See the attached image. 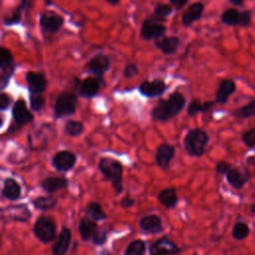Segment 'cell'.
<instances>
[{"label":"cell","instance_id":"obj_1","mask_svg":"<svg viewBox=\"0 0 255 255\" xmlns=\"http://www.w3.org/2000/svg\"><path fill=\"white\" fill-rule=\"evenodd\" d=\"M186 100L179 92H173L167 99L158 100L156 106L151 110V117L155 121L166 122L177 116L185 107Z\"/></svg>","mask_w":255,"mask_h":255},{"label":"cell","instance_id":"obj_2","mask_svg":"<svg viewBox=\"0 0 255 255\" xmlns=\"http://www.w3.org/2000/svg\"><path fill=\"white\" fill-rule=\"evenodd\" d=\"M99 170L104 177L111 182L116 194H120L124 190L123 186V164L114 157H102L98 163Z\"/></svg>","mask_w":255,"mask_h":255},{"label":"cell","instance_id":"obj_3","mask_svg":"<svg viewBox=\"0 0 255 255\" xmlns=\"http://www.w3.org/2000/svg\"><path fill=\"white\" fill-rule=\"evenodd\" d=\"M208 143L209 135L205 130L199 128L189 129L183 138V146L185 151L190 156L194 157L202 156L205 153Z\"/></svg>","mask_w":255,"mask_h":255},{"label":"cell","instance_id":"obj_4","mask_svg":"<svg viewBox=\"0 0 255 255\" xmlns=\"http://www.w3.org/2000/svg\"><path fill=\"white\" fill-rule=\"evenodd\" d=\"M78 96L72 92H62L58 95L54 104V116L56 119L70 117L75 114Z\"/></svg>","mask_w":255,"mask_h":255},{"label":"cell","instance_id":"obj_5","mask_svg":"<svg viewBox=\"0 0 255 255\" xmlns=\"http://www.w3.org/2000/svg\"><path fill=\"white\" fill-rule=\"evenodd\" d=\"M33 232L42 243H49L56 236V225L50 218L39 216L33 226Z\"/></svg>","mask_w":255,"mask_h":255},{"label":"cell","instance_id":"obj_6","mask_svg":"<svg viewBox=\"0 0 255 255\" xmlns=\"http://www.w3.org/2000/svg\"><path fill=\"white\" fill-rule=\"evenodd\" d=\"M166 27L154 17L146 18L140 27V37L142 40H158L165 32Z\"/></svg>","mask_w":255,"mask_h":255},{"label":"cell","instance_id":"obj_7","mask_svg":"<svg viewBox=\"0 0 255 255\" xmlns=\"http://www.w3.org/2000/svg\"><path fill=\"white\" fill-rule=\"evenodd\" d=\"M64 22V17L53 11H45L40 14L39 24L43 32L49 34H56L61 30Z\"/></svg>","mask_w":255,"mask_h":255},{"label":"cell","instance_id":"obj_8","mask_svg":"<svg viewBox=\"0 0 255 255\" xmlns=\"http://www.w3.org/2000/svg\"><path fill=\"white\" fill-rule=\"evenodd\" d=\"M226 180L230 186L235 189H242L247 182L252 178L251 172L245 166H233L225 175Z\"/></svg>","mask_w":255,"mask_h":255},{"label":"cell","instance_id":"obj_9","mask_svg":"<svg viewBox=\"0 0 255 255\" xmlns=\"http://www.w3.org/2000/svg\"><path fill=\"white\" fill-rule=\"evenodd\" d=\"M104 84L103 78L96 76H90L79 82L78 84V94L80 97L85 99H92L96 97L101 89V86Z\"/></svg>","mask_w":255,"mask_h":255},{"label":"cell","instance_id":"obj_10","mask_svg":"<svg viewBox=\"0 0 255 255\" xmlns=\"http://www.w3.org/2000/svg\"><path fill=\"white\" fill-rule=\"evenodd\" d=\"M77 162V155L68 149L59 150L52 157L53 167L58 171H69Z\"/></svg>","mask_w":255,"mask_h":255},{"label":"cell","instance_id":"obj_11","mask_svg":"<svg viewBox=\"0 0 255 255\" xmlns=\"http://www.w3.org/2000/svg\"><path fill=\"white\" fill-rule=\"evenodd\" d=\"M12 118L16 126L20 128L22 126L27 125L34 120L33 114L29 111L24 100H17L12 107Z\"/></svg>","mask_w":255,"mask_h":255},{"label":"cell","instance_id":"obj_12","mask_svg":"<svg viewBox=\"0 0 255 255\" xmlns=\"http://www.w3.org/2000/svg\"><path fill=\"white\" fill-rule=\"evenodd\" d=\"M111 68V60L105 54H96L92 57L86 65L88 72L94 74L96 77L102 78L105 73H107Z\"/></svg>","mask_w":255,"mask_h":255},{"label":"cell","instance_id":"obj_13","mask_svg":"<svg viewBox=\"0 0 255 255\" xmlns=\"http://www.w3.org/2000/svg\"><path fill=\"white\" fill-rule=\"evenodd\" d=\"M167 86L161 79H154L152 81H143L138 86L139 93L146 98L160 97L165 93Z\"/></svg>","mask_w":255,"mask_h":255},{"label":"cell","instance_id":"obj_14","mask_svg":"<svg viewBox=\"0 0 255 255\" xmlns=\"http://www.w3.org/2000/svg\"><path fill=\"white\" fill-rule=\"evenodd\" d=\"M2 219L5 217L9 220L18 221V222H26L31 217V212L27 205L25 204H17L10 205L1 210Z\"/></svg>","mask_w":255,"mask_h":255},{"label":"cell","instance_id":"obj_15","mask_svg":"<svg viewBox=\"0 0 255 255\" xmlns=\"http://www.w3.org/2000/svg\"><path fill=\"white\" fill-rule=\"evenodd\" d=\"M179 251L178 246L167 237L156 240L149 247L150 255H175L178 254Z\"/></svg>","mask_w":255,"mask_h":255},{"label":"cell","instance_id":"obj_16","mask_svg":"<svg viewBox=\"0 0 255 255\" xmlns=\"http://www.w3.org/2000/svg\"><path fill=\"white\" fill-rule=\"evenodd\" d=\"M25 80L30 94H42L46 91L47 79L43 73L29 71L25 75Z\"/></svg>","mask_w":255,"mask_h":255},{"label":"cell","instance_id":"obj_17","mask_svg":"<svg viewBox=\"0 0 255 255\" xmlns=\"http://www.w3.org/2000/svg\"><path fill=\"white\" fill-rule=\"evenodd\" d=\"M175 155V148L173 145L163 142L159 144L155 151V162L161 169H167L171 159Z\"/></svg>","mask_w":255,"mask_h":255},{"label":"cell","instance_id":"obj_18","mask_svg":"<svg viewBox=\"0 0 255 255\" xmlns=\"http://www.w3.org/2000/svg\"><path fill=\"white\" fill-rule=\"evenodd\" d=\"M235 91L236 84L232 79L222 80L215 93V103L218 105H226L229 98L235 93Z\"/></svg>","mask_w":255,"mask_h":255},{"label":"cell","instance_id":"obj_19","mask_svg":"<svg viewBox=\"0 0 255 255\" xmlns=\"http://www.w3.org/2000/svg\"><path fill=\"white\" fill-rule=\"evenodd\" d=\"M204 10V4L201 2L191 3L183 12L181 17L182 25L185 27L191 26L194 22L201 19Z\"/></svg>","mask_w":255,"mask_h":255},{"label":"cell","instance_id":"obj_20","mask_svg":"<svg viewBox=\"0 0 255 255\" xmlns=\"http://www.w3.org/2000/svg\"><path fill=\"white\" fill-rule=\"evenodd\" d=\"M71 244V230L64 226L52 246L53 255H65Z\"/></svg>","mask_w":255,"mask_h":255},{"label":"cell","instance_id":"obj_21","mask_svg":"<svg viewBox=\"0 0 255 255\" xmlns=\"http://www.w3.org/2000/svg\"><path fill=\"white\" fill-rule=\"evenodd\" d=\"M69 180L65 176H48L40 182V186L47 193H55L60 189L67 188Z\"/></svg>","mask_w":255,"mask_h":255},{"label":"cell","instance_id":"obj_22","mask_svg":"<svg viewBox=\"0 0 255 255\" xmlns=\"http://www.w3.org/2000/svg\"><path fill=\"white\" fill-rule=\"evenodd\" d=\"M139 227L146 233L156 234L162 231V222L159 216L155 214H149L143 216L139 220Z\"/></svg>","mask_w":255,"mask_h":255},{"label":"cell","instance_id":"obj_23","mask_svg":"<svg viewBox=\"0 0 255 255\" xmlns=\"http://www.w3.org/2000/svg\"><path fill=\"white\" fill-rule=\"evenodd\" d=\"M2 196L8 200H17L22 194V188L20 184L12 177H7L3 182Z\"/></svg>","mask_w":255,"mask_h":255},{"label":"cell","instance_id":"obj_24","mask_svg":"<svg viewBox=\"0 0 255 255\" xmlns=\"http://www.w3.org/2000/svg\"><path fill=\"white\" fill-rule=\"evenodd\" d=\"M180 40L176 36L163 37L154 41V46L164 55H172L177 51Z\"/></svg>","mask_w":255,"mask_h":255},{"label":"cell","instance_id":"obj_25","mask_svg":"<svg viewBox=\"0 0 255 255\" xmlns=\"http://www.w3.org/2000/svg\"><path fill=\"white\" fill-rule=\"evenodd\" d=\"M215 104H216L215 101H207L205 103H201L199 100L193 99L188 104L186 112L189 117H194L199 113H203V114L209 113L212 111Z\"/></svg>","mask_w":255,"mask_h":255},{"label":"cell","instance_id":"obj_26","mask_svg":"<svg viewBox=\"0 0 255 255\" xmlns=\"http://www.w3.org/2000/svg\"><path fill=\"white\" fill-rule=\"evenodd\" d=\"M98 228L99 227H98L96 221H94L93 219L88 218V217L82 218L80 221V224H79V233H80L81 238L84 241H88V240L92 239L94 234L98 230Z\"/></svg>","mask_w":255,"mask_h":255},{"label":"cell","instance_id":"obj_27","mask_svg":"<svg viewBox=\"0 0 255 255\" xmlns=\"http://www.w3.org/2000/svg\"><path fill=\"white\" fill-rule=\"evenodd\" d=\"M157 199H158L159 203L162 204L167 209L173 208L177 204V201H178L176 190H175V188H172V187L162 189L158 193Z\"/></svg>","mask_w":255,"mask_h":255},{"label":"cell","instance_id":"obj_28","mask_svg":"<svg viewBox=\"0 0 255 255\" xmlns=\"http://www.w3.org/2000/svg\"><path fill=\"white\" fill-rule=\"evenodd\" d=\"M32 5V2L24 0L22 1L16 8V10L11 14L9 17H5L3 19V24L5 26H12V25H17L21 22L22 20V12L25 10L27 7H30Z\"/></svg>","mask_w":255,"mask_h":255},{"label":"cell","instance_id":"obj_29","mask_svg":"<svg viewBox=\"0 0 255 255\" xmlns=\"http://www.w3.org/2000/svg\"><path fill=\"white\" fill-rule=\"evenodd\" d=\"M58 199L53 195L38 196L32 200V204L36 209L39 210H51L56 207Z\"/></svg>","mask_w":255,"mask_h":255},{"label":"cell","instance_id":"obj_30","mask_svg":"<svg viewBox=\"0 0 255 255\" xmlns=\"http://www.w3.org/2000/svg\"><path fill=\"white\" fill-rule=\"evenodd\" d=\"M64 132L72 137H77L84 132V125L80 121L68 120L64 125Z\"/></svg>","mask_w":255,"mask_h":255},{"label":"cell","instance_id":"obj_31","mask_svg":"<svg viewBox=\"0 0 255 255\" xmlns=\"http://www.w3.org/2000/svg\"><path fill=\"white\" fill-rule=\"evenodd\" d=\"M220 20L227 26H237L240 22V11L236 8L226 9L220 16Z\"/></svg>","mask_w":255,"mask_h":255},{"label":"cell","instance_id":"obj_32","mask_svg":"<svg viewBox=\"0 0 255 255\" xmlns=\"http://www.w3.org/2000/svg\"><path fill=\"white\" fill-rule=\"evenodd\" d=\"M86 212L94 221H102L107 218L106 212L103 210L100 203L92 201L86 207Z\"/></svg>","mask_w":255,"mask_h":255},{"label":"cell","instance_id":"obj_33","mask_svg":"<svg viewBox=\"0 0 255 255\" xmlns=\"http://www.w3.org/2000/svg\"><path fill=\"white\" fill-rule=\"evenodd\" d=\"M250 233V228L247 223L243 221H238L233 225L232 228V237L236 240H243L248 237Z\"/></svg>","mask_w":255,"mask_h":255},{"label":"cell","instance_id":"obj_34","mask_svg":"<svg viewBox=\"0 0 255 255\" xmlns=\"http://www.w3.org/2000/svg\"><path fill=\"white\" fill-rule=\"evenodd\" d=\"M234 115L240 119H249L255 117V100L250 101L247 105L234 111Z\"/></svg>","mask_w":255,"mask_h":255},{"label":"cell","instance_id":"obj_35","mask_svg":"<svg viewBox=\"0 0 255 255\" xmlns=\"http://www.w3.org/2000/svg\"><path fill=\"white\" fill-rule=\"evenodd\" d=\"M145 252V242L137 239L131 241L126 249L125 255H144Z\"/></svg>","mask_w":255,"mask_h":255},{"label":"cell","instance_id":"obj_36","mask_svg":"<svg viewBox=\"0 0 255 255\" xmlns=\"http://www.w3.org/2000/svg\"><path fill=\"white\" fill-rule=\"evenodd\" d=\"M173 8L169 4H157L154 8V15L153 17L159 20L160 22H164L166 17H168L172 13Z\"/></svg>","mask_w":255,"mask_h":255},{"label":"cell","instance_id":"obj_37","mask_svg":"<svg viewBox=\"0 0 255 255\" xmlns=\"http://www.w3.org/2000/svg\"><path fill=\"white\" fill-rule=\"evenodd\" d=\"M16 68V64L11 65V66H6V67H0V89L4 90L6 88V86L8 85L11 77L14 74Z\"/></svg>","mask_w":255,"mask_h":255},{"label":"cell","instance_id":"obj_38","mask_svg":"<svg viewBox=\"0 0 255 255\" xmlns=\"http://www.w3.org/2000/svg\"><path fill=\"white\" fill-rule=\"evenodd\" d=\"M29 103L33 112H40L45 106V97L42 94H30Z\"/></svg>","mask_w":255,"mask_h":255},{"label":"cell","instance_id":"obj_39","mask_svg":"<svg viewBox=\"0 0 255 255\" xmlns=\"http://www.w3.org/2000/svg\"><path fill=\"white\" fill-rule=\"evenodd\" d=\"M14 58L10 50L5 47L0 48V67H6L14 65Z\"/></svg>","mask_w":255,"mask_h":255},{"label":"cell","instance_id":"obj_40","mask_svg":"<svg viewBox=\"0 0 255 255\" xmlns=\"http://www.w3.org/2000/svg\"><path fill=\"white\" fill-rule=\"evenodd\" d=\"M241 139L247 147L254 148L255 147V128L245 130L241 134Z\"/></svg>","mask_w":255,"mask_h":255},{"label":"cell","instance_id":"obj_41","mask_svg":"<svg viewBox=\"0 0 255 255\" xmlns=\"http://www.w3.org/2000/svg\"><path fill=\"white\" fill-rule=\"evenodd\" d=\"M123 74H124L125 78L131 79L138 74V68L134 63H128V64H126V66L124 68Z\"/></svg>","mask_w":255,"mask_h":255},{"label":"cell","instance_id":"obj_42","mask_svg":"<svg viewBox=\"0 0 255 255\" xmlns=\"http://www.w3.org/2000/svg\"><path fill=\"white\" fill-rule=\"evenodd\" d=\"M92 240H93L94 244H97V245L104 244L107 240V231L104 228H98V230L94 234Z\"/></svg>","mask_w":255,"mask_h":255},{"label":"cell","instance_id":"obj_43","mask_svg":"<svg viewBox=\"0 0 255 255\" xmlns=\"http://www.w3.org/2000/svg\"><path fill=\"white\" fill-rule=\"evenodd\" d=\"M252 20V13L249 10H243L240 12V22L239 26L241 27H248L251 24Z\"/></svg>","mask_w":255,"mask_h":255},{"label":"cell","instance_id":"obj_44","mask_svg":"<svg viewBox=\"0 0 255 255\" xmlns=\"http://www.w3.org/2000/svg\"><path fill=\"white\" fill-rule=\"evenodd\" d=\"M231 164L225 160H220L215 164V170L218 174H223L226 175L227 172L230 170L231 168Z\"/></svg>","mask_w":255,"mask_h":255},{"label":"cell","instance_id":"obj_45","mask_svg":"<svg viewBox=\"0 0 255 255\" xmlns=\"http://www.w3.org/2000/svg\"><path fill=\"white\" fill-rule=\"evenodd\" d=\"M11 101H12L11 97L8 94L2 92L0 94V111L1 112L6 111L9 108V106L11 104Z\"/></svg>","mask_w":255,"mask_h":255},{"label":"cell","instance_id":"obj_46","mask_svg":"<svg viewBox=\"0 0 255 255\" xmlns=\"http://www.w3.org/2000/svg\"><path fill=\"white\" fill-rule=\"evenodd\" d=\"M134 203H135V200H134L129 194L125 195V196L121 199V201H120V204H121V206H122L123 208H129V207L133 206Z\"/></svg>","mask_w":255,"mask_h":255},{"label":"cell","instance_id":"obj_47","mask_svg":"<svg viewBox=\"0 0 255 255\" xmlns=\"http://www.w3.org/2000/svg\"><path fill=\"white\" fill-rule=\"evenodd\" d=\"M187 3H188V0H170L169 1V4L174 6L175 9H177V10L182 9Z\"/></svg>","mask_w":255,"mask_h":255},{"label":"cell","instance_id":"obj_48","mask_svg":"<svg viewBox=\"0 0 255 255\" xmlns=\"http://www.w3.org/2000/svg\"><path fill=\"white\" fill-rule=\"evenodd\" d=\"M229 2H230V4H232L234 6H237V7L242 6L243 3H244L242 0H229Z\"/></svg>","mask_w":255,"mask_h":255},{"label":"cell","instance_id":"obj_49","mask_svg":"<svg viewBox=\"0 0 255 255\" xmlns=\"http://www.w3.org/2000/svg\"><path fill=\"white\" fill-rule=\"evenodd\" d=\"M246 162H247L249 165H254V166H255V155H251V156L247 157Z\"/></svg>","mask_w":255,"mask_h":255},{"label":"cell","instance_id":"obj_50","mask_svg":"<svg viewBox=\"0 0 255 255\" xmlns=\"http://www.w3.org/2000/svg\"><path fill=\"white\" fill-rule=\"evenodd\" d=\"M108 3L113 6H117L120 4V1L119 0H108Z\"/></svg>","mask_w":255,"mask_h":255},{"label":"cell","instance_id":"obj_51","mask_svg":"<svg viewBox=\"0 0 255 255\" xmlns=\"http://www.w3.org/2000/svg\"><path fill=\"white\" fill-rule=\"evenodd\" d=\"M250 211H251L252 213H254V214H255V203L251 204V206H250Z\"/></svg>","mask_w":255,"mask_h":255}]
</instances>
